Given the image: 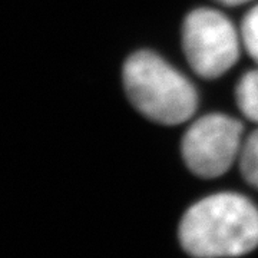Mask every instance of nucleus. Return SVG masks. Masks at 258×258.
Returning <instances> with one entry per match:
<instances>
[{
    "instance_id": "nucleus-1",
    "label": "nucleus",
    "mask_w": 258,
    "mask_h": 258,
    "mask_svg": "<svg viewBox=\"0 0 258 258\" xmlns=\"http://www.w3.org/2000/svg\"><path fill=\"white\" fill-rule=\"evenodd\" d=\"M179 241L195 258L240 257L258 245V210L240 194L207 197L185 212Z\"/></svg>"
},
{
    "instance_id": "nucleus-2",
    "label": "nucleus",
    "mask_w": 258,
    "mask_h": 258,
    "mask_svg": "<svg viewBox=\"0 0 258 258\" xmlns=\"http://www.w3.org/2000/svg\"><path fill=\"white\" fill-rule=\"evenodd\" d=\"M122 78L129 101L148 119L179 125L197 111L198 98L191 82L152 52L129 56Z\"/></svg>"
},
{
    "instance_id": "nucleus-3",
    "label": "nucleus",
    "mask_w": 258,
    "mask_h": 258,
    "mask_svg": "<svg viewBox=\"0 0 258 258\" xmlns=\"http://www.w3.org/2000/svg\"><path fill=\"white\" fill-rule=\"evenodd\" d=\"M182 47L195 74L217 79L238 60L240 37L225 15L201 8L185 18Z\"/></svg>"
},
{
    "instance_id": "nucleus-4",
    "label": "nucleus",
    "mask_w": 258,
    "mask_h": 258,
    "mask_svg": "<svg viewBox=\"0 0 258 258\" xmlns=\"http://www.w3.org/2000/svg\"><path fill=\"white\" fill-rule=\"evenodd\" d=\"M242 123L224 113L195 120L182 138V158L191 172L203 178L225 174L240 158Z\"/></svg>"
},
{
    "instance_id": "nucleus-5",
    "label": "nucleus",
    "mask_w": 258,
    "mask_h": 258,
    "mask_svg": "<svg viewBox=\"0 0 258 258\" xmlns=\"http://www.w3.org/2000/svg\"><path fill=\"white\" fill-rule=\"evenodd\" d=\"M235 98L240 111L258 123V69L249 71L238 81Z\"/></svg>"
},
{
    "instance_id": "nucleus-6",
    "label": "nucleus",
    "mask_w": 258,
    "mask_h": 258,
    "mask_svg": "<svg viewBox=\"0 0 258 258\" xmlns=\"http://www.w3.org/2000/svg\"><path fill=\"white\" fill-rule=\"evenodd\" d=\"M240 168L244 179L258 188V129L242 142L240 152Z\"/></svg>"
},
{
    "instance_id": "nucleus-7",
    "label": "nucleus",
    "mask_w": 258,
    "mask_h": 258,
    "mask_svg": "<svg viewBox=\"0 0 258 258\" xmlns=\"http://www.w3.org/2000/svg\"><path fill=\"white\" fill-rule=\"evenodd\" d=\"M241 40L248 55L258 64V5L249 10L242 20Z\"/></svg>"
},
{
    "instance_id": "nucleus-8",
    "label": "nucleus",
    "mask_w": 258,
    "mask_h": 258,
    "mask_svg": "<svg viewBox=\"0 0 258 258\" xmlns=\"http://www.w3.org/2000/svg\"><path fill=\"white\" fill-rule=\"evenodd\" d=\"M221 5H225V6H240V5H244L249 0H215Z\"/></svg>"
}]
</instances>
